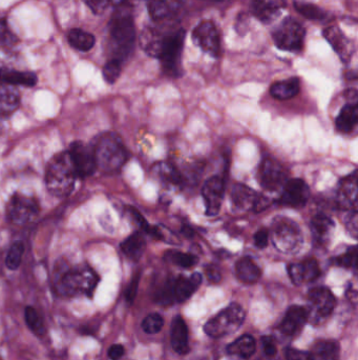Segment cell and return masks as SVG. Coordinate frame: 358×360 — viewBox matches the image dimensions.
Instances as JSON below:
<instances>
[{"label":"cell","instance_id":"cell-15","mask_svg":"<svg viewBox=\"0 0 358 360\" xmlns=\"http://www.w3.org/2000/svg\"><path fill=\"white\" fill-rule=\"evenodd\" d=\"M310 197V189L304 180L299 178L287 180L283 187L280 203L291 208H301L307 203Z\"/></svg>","mask_w":358,"mask_h":360},{"label":"cell","instance_id":"cell-33","mask_svg":"<svg viewBox=\"0 0 358 360\" xmlns=\"http://www.w3.org/2000/svg\"><path fill=\"white\" fill-rule=\"evenodd\" d=\"M358 120V109L356 103H348L336 118V127L341 132L349 133L355 128Z\"/></svg>","mask_w":358,"mask_h":360},{"label":"cell","instance_id":"cell-23","mask_svg":"<svg viewBox=\"0 0 358 360\" xmlns=\"http://www.w3.org/2000/svg\"><path fill=\"white\" fill-rule=\"evenodd\" d=\"M337 197H338L337 199L338 206L341 209L356 210V205H357V173L356 171L353 174L341 180Z\"/></svg>","mask_w":358,"mask_h":360},{"label":"cell","instance_id":"cell-47","mask_svg":"<svg viewBox=\"0 0 358 360\" xmlns=\"http://www.w3.org/2000/svg\"><path fill=\"white\" fill-rule=\"evenodd\" d=\"M269 236V231H268L267 229H261V230L255 233V245H257L259 249H264V247L268 245Z\"/></svg>","mask_w":358,"mask_h":360},{"label":"cell","instance_id":"cell-51","mask_svg":"<svg viewBox=\"0 0 358 360\" xmlns=\"http://www.w3.org/2000/svg\"><path fill=\"white\" fill-rule=\"evenodd\" d=\"M124 353H126V349H124V345H114L108 350V357L112 360L121 359Z\"/></svg>","mask_w":358,"mask_h":360},{"label":"cell","instance_id":"cell-12","mask_svg":"<svg viewBox=\"0 0 358 360\" xmlns=\"http://www.w3.org/2000/svg\"><path fill=\"white\" fill-rule=\"evenodd\" d=\"M193 41L197 47L212 57L221 55V37L214 22L205 20L197 24L193 32Z\"/></svg>","mask_w":358,"mask_h":360},{"label":"cell","instance_id":"cell-42","mask_svg":"<svg viewBox=\"0 0 358 360\" xmlns=\"http://www.w3.org/2000/svg\"><path fill=\"white\" fill-rule=\"evenodd\" d=\"M174 280H167L156 294V301L162 305L174 303Z\"/></svg>","mask_w":358,"mask_h":360},{"label":"cell","instance_id":"cell-25","mask_svg":"<svg viewBox=\"0 0 358 360\" xmlns=\"http://www.w3.org/2000/svg\"><path fill=\"white\" fill-rule=\"evenodd\" d=\"M202 282V275L195 273L191 278L180 276L174 280V301L184 303L187 299L193 296V293L197 290Z\"/></svg>","mask_w":358,"mask_h":360},{"label":"cell","instance_id":"cell-36","mask_svg":"<svg viewBox=\"0 0 358 360\" xmlns=\"http://www.w3.org/2000/svg\"><path fill=\"white\" fill-rule=\"evenodd\" d=\"M294 5L297 11L308 20H320L326 17V12L318 6L313 5V3L297 1Z\"/></svg>","mask_w":358,"mask_h":360},{"label":"cell","instance_id":"cell-32","mask_svg":"<svg viewBox=\"0 0 358 360\" xmlns=\"http://www.w3.org/2000/svg\"><path fill=\"white\" fill-rule=\"evenodd\" d=\"M255 349H257L255 339L251 335L245 334L231 343L227 347V352L231 355L239 356V357L247 359L255 354Z\"/></svg>","mask_w":358,"mask_h":360},{"label":"cell","instance_id":"cell-54","mask_svg":"<svg viewBox=\"0 0 358 360\" xmlns=\"http://www.w3.org/2000/svg\"><path fill=\"white\" fill-rule=\"evenodd\" d=\"M110 1H112V3H114V5L119 6L124 3L126 0H110Z\"/></svg>","mask_w":358,"mask_h":360},{"label":"cell","instance_id":"cell-18","mask_svg":"<svg viewBox=\"0 0 358 360\" xmlns=\"http://www.w3.org/2000/svg\"><path fill=\"white\" fill-rule=\"evenodd\" d=\"M186 0H151L149 12L155 22H168L181 11Z\"/></svg>","mask_w":358,"mask_h":360},{"label":"cell","instance_id":"cell-7","mask_svg":"<svg viewBox=\"0 0 358 360\" xmlns=\"http://www.w3.org/2000/svg\"><path fill=\"white\" fill-rule=\"evenodd\" d=\"M306 31L294 18L287 17L274 29L272 38L282 51L301 52L305 41Z\"/></svg>","mask_w":358,"mask_h":360},{"label":"cell","instance_id":"cell-29","mask_svg":"<svg viewBox=\"0 0 358 360\" xmlns=\"http://www.w3.org/2000/svg\"><path fill=\"white\" fill-rule=\"evenodd\" d=\"M341 347L336 341L320 340L309 352L310 360H338Z\"/></svg>","mask_w":358,"mask_h":360},{"label":"cell","instance_id":"cell-13","mask_svg":"<svg viewBox=\"0 0 358 360\" xmlns=\"http://www.w3.org/2000/svg\"><path fill=\"white\" fill-rule=\"evenodd\" d=\"M73 164L76 168L78 177L91 176L97 168L95 152L91 145L83 143V141H75L70 145V151Z\"/></svg>","mask_w":358,"mask_h":360},{"label":"cell","instance_id":"cell-49","mask_svg":"<svg viewBox=\"0 0 358 360\" xmlns=\"http://www.w3.org/2000/svg\"><path fill=\"white\" fill-rule=\"evenodd\" d=\"M205 273L208 280L210 282H214V284H218V282H220L221 278H222L220 270L216 266H211V264L206 266Z\"/></svg>","mask_w":358,"mask_h":360},{"label":"cell","instance_id":"cell-26","mask_svg":"<svg viewBox=\"0 0 358 360\" xmlns=\"http://www.w3.org/2000/svg\"><path fill=\"white\" fill-rule=\"evenodd\" d=\"M310 226H311L314 240L318 245H324L330 239L333 229H334V222L328 216L324 215V214H318L312 218Z\"/></svg>","mask_w":358,"mask_h":360},{"label":"cell","instance_id":"cell-37","mask_svg":"<svg viewBox=\"0 0 358 360\" xmlns=\"http://www.w3.org/2000/svg\"><path fill=\"white\" fill-rule=\"evenodd\" d=\"M24 253V243H15L8 252L7 259H6V264L10 270H16L18 266L22 264V256Z\"/></svg>","mask_w":358,"mask_h":360},{"label":"cell","instance_id":"cell-55","mask_svg":"<svg viewBox=\"0 0 358 360\" xmlns=\"http://www.w3.org/2000/svg\"><path fill=\"white\" fill-rule=\"evenodd\" d=\"M211 1H223V0H211Z\"/></svg>","mask_w":358,"mask_h":360},{"label":"cell","instance_id":"cell-17","mask_svg":"<svg viewBox=\"0 0 358 360\" xmlns=\"http://www.w3.org/2000/svg\"><path fill=\"white\" fill-rule=\"evenodd\" d=\"M170 26V24H166L165 29L157 26H149L142 31L140 35V45L147 55L159 58L166 35L172 30L168 28Z\"/></svg>","mask_w":358,"mask_h":360},{"label":"cell","instance_id":"cell-38","mask_svg":"<svg viewBox=\"0 0 358 360\" xmlns=\"http://www.w3.org/2000/svg\"><path fill=\"white\" fill-rule=\"evenodd\" d=\"M24 316H26L27 324L33 332L38 335H43L45 333V324H43V319L34 308H26Z\"/></svg>","mask_w":358,"mask_h":360},{"label":"cell","instance_id":"cell-8","mask_svg":"<svg viewBox=\"0 0 358 360\" xmlns=\"http://www.w3.org/2000/svg\"><path fill=\"white\" fill-rule=\"evenodd\" d=\"M271 239L278 251L289 253L301 247L303 237L301 229L294 222L287 218H280L274 222Z\"/></svg>","mask_w":358,"mask_h":360},{"label":"cell","instance_id":"cell-19","mask_svg":"<svg viewBox=\"0 0 358 360\" xmlns=\"http://www.w3.org/2000/svg\"><path fill=\"white\" fill-rule=\"evenodd\" d=\"M285 7L286 0H251V11L266 24L276 20Z\"/></svg>","mask_w":358,"mask_h":360},{"label":"cell","instance_id":"cell-20","mask_svg":"<svg viewBox=\"0 0 358 360\" xmlns=\"http://www.w3.org/2000/svg\"><path fill=\"white\" fill-rule=\"evenodd\" d=\"M324 37L341 59L343 62L351 59L354 52L353 43L341 32V29L335 26L329 27L324 30Z\"/></svg>","mask_w":358,"mask_h":360},{"label":"cell","instance_id":"cell-9","mask_svg":"<svg viewBox=\"0 0 358 360\" xmlns=\"http://www.w3.org/2000/svg\"><path fill=\"white\" fill-rule=\"evenodd\" d=\"M38 213L39 205L36 199L20 193L14 194L7 206L10 222L18 226H24L32 222Z\"/></svg>","mask_w":358,"mask_h":360},{"label":"cell","instance_id":"cell-10","mask_svg":"<svg viewBox=\"0 0 358 360\" xmlns=\"http://www.w3.org/2000/svg\"><path fill=\"white\" fill-rule=\"evenodd\" d=\"M231 203L233 208L240 212H259L269 205L265 196L242 184L233 186L231 190Z\"/></svg>","mask_w":358,"mask_h":360},{"label":"cell","instance_id":"cell-1","mask_svg":"<svg viewBox=\"0 0 358 360\" xmlns=\"http://www.w3.org/2000/svg\"><path fill=\"white\" fill-rule=\"evenodd\" d=\"M110 41H112V59L124 62L128 59L134 49L136 29L132 9L126 3L119 5L110 22Z\"/></svg>","mask_w":358,"mask_h":360},{"label":"cell","instance_id":"cell-53","mask_svg":"<svg viewBox=\"0 0 358 360\" xmlns=\"http://www.w3.org/2000/svg\"><path fill=\"white\" fill-rule=\"evenodd\" d=\"M181 233H182L185 237H187V238H191V237H193V235H195V232H193V229H191V226H187V224H184V226H182V229H181Z\"/></svg>","mask_w":358,"mask_h":360},{"label":"cell","instance_id":"cell-31","mask_svg":"<svg viewBox=\"0 0 358 360\" xmlns=\"http://www.w3.org/2000/svg\"><path fill=\"white\" fill-rule=\"evenodd\" d=\"M299 92V80L297 78H289L286 80L274 83L270 89L272 97L278 101H287L292 99Z\"/></svg>","mask_w":358,"mask_h":360},{"label":"cell","instance_id":"cell-50","mask_svg":"<svg viewBox=\"0 0 358 360\" xmlns=\"http://www.w3.org/2000/svg\"><path fill=\"white\" fill-rule=\"evenodd\" d=\"M286 360H310L309 353L297 349H288L286 352Z\"/></svg>","mask_w":358,"mask_h":360},{"label":"cell","instance_id":"cell-34","mask_svg":"<svg viewBox=\"0 0 358 360\" xmlns=\"http://www.w3.org/2000/svg\"><path fill=\"white\" fill-rule=\"evenodd\" d=\"M147 243L139 233L130 235L121 243V250L130 259L139 260L144 253Z\"/></svg>","mask_w":358,"mask_h":360},{"label":"cell","instance_id":"cell-11","mask_svg":"<svg viewBox=\"0 0 358 360\" xmlns=\"http://www.w3.org/2000/svg\"><path fill=\"white\" fill-rule=\"evenodd\" d=\"M310 309L308 310V319L318 322L328 317L335 308V297L329 289L324 287L312 289L308 293Z\"/></svg>","mask_w":358,"mask_h":360},{"label":"cell","instance_id":"cell-3","mask_svg":"<svg viewBox=\"0 0 358 360\" xmlns=\"http://www.w3.org/2000/svg\"><path fill=\"white\" fill-rule=\"evenodd\" d=\"M98 168L104 172H118L128 160V150L114 133L101 135L93 145Z\"/></svg>","mask_w":358,"mask_h":360},{"label":"cell","instance_id":"cell-40","mask_svg":"<svg viewBox=\"0 0 358 360\" xmlns=\"http://www.w3.org/2000/svg\"><path fill=\"white\" fill-rule=\"evenodd\" d=\"M122 64L118 60L110 59L103 68V77L108 83L116 82L121 74Z\"/></svg>","mask_w":358,"mask_h":360},{"label":"cell","instance_id":"cell-39","mask_svg":"<svg viewBox=\"0 0 358 360\" xmlns=\"http://www.w3.org/2000/svg\"><path fill=\"white\" fill-rule=\"evenodd\" d=\"M164 326L163 317L159 314H151L142 322V329L147 334H157Z\"/></svg>","mask_w":358,"mask_h":360},{"label":"cell","instance_id":"cell-35","mask_svg":"<svg viewBox=\"0 0 358 360\" xmlns=\"http://www.w3.org/2000/svg\"><path fill=\"white\" fill-rule=\"evenodd\" d=\"M68 41L70 45L78 51H89L95 45V37L91 33L80 29H73L68 32Z\"/></svg>","mask_w":358,"mask_h":360},{"label":"cell","instance_id":"cell-22","mask_svg":"<svg viewBox=\"0 0 358 360\" xmlns=\"http://www.w3.org/2000/svg\"><path fill=\"white\" fill-rule=\"evenodd\" d=\"M308 322V311L306 308L301 305H292L289 308L281 324V331L283 334L293 336L297 334Z\"/></svg>","mask_w":358,"mask_h":360},{"label":"cell","instance_id":"cell-16","mask_svg":"<svg viewBox=\"0 0 358 360\" xmlns=\"http://www.w3.org/2000/svg\"><path fill=\"white\" fill-rule=\"evenodd\" d=\"M202 193L205 201L206 214L208 216L216 215L224 197V180L218 176L211 177L204 185Z\"/></svg>","mask_w":358,"mask_h":360},{"label":"cell","instance_id":"cell-14","mask_svg":"<svg viewBox=\"0 0 358 360\" xmlns=\"http://www.w3.org/2000/svg\"><path fill=\"white\" fill-rule=\"evenodd\" d=\"M260 184L265 190L274 192L284 187L287 182V171L274 159H265L259 170Z\"/></svg>","mask_w":358,"mask_h":360},{"label":"cell","instance_id":"cell-46","mask_svg":"<svg viewBox=\"0 0 358 360\" xmlns=\"http://www.w3.org/2000/svg\"><path fill=\"white\" fill-rule=\"evenodd\" d=\"M262 347H263L264 353L269 357H274L278 352L276 340L271 336H264L262 338Z\"/></svg>","mask_w":358,"mask_h":360},{"label":"cell","instance_id":"cell-52","mask_svg":"<svg viewBox=\"0 0 358 360\" xmlns=\"http://www.w3.org/2000/svg\"><path fill=\"white\" fill-rule=\"evenodd\" d=\"M349 222H351V224H350L349 230L353 233L352 235L356 237V235H357V213H356V211H354L352 215H350Z\"/></svg>","mask_w":358,"mask_h":360},{"label":"cell","instance_id":"cell-24","mask_svg":"<svg viewBox=\"0 0 358 360\" xmlns=\"http://www.w3.org/2000/svg\"><path fill=\"white\" fill-rule=\"evenodd\" d=\"M170 340L174 351L180 355L189 352L188 328L181 316H176L172 322Z\"/></svg>","mask_w":358,"mask_h":360},{"label":"cell","instance_id":"cell-27","mask_svg":"<svg viewBox=\"0 0 358 360\" xmlns=\"http://www.w3.org/2000/svg\"><path fill=\"white\" fill-rule=\"evenodd\" d=\"M237 276L245 284H255L261 278L262 270L251 257L241 258L235 266Z\"/></svg>","mask_w":358,"mask_h":360},{"label":"cell","instance_id":"cell-21","mask_svg":"<svg viewBox=\"0 0 358 360\" xmlns=\"http://www.w3.org/2000/svg\"><path fill=\"white\" fill-rule=\"evenodd\" d=\"M288 274L293 284L299 285L304 282H311L320 276V270L318 261L307 259L299 264H291L288 266Z\"/></svg>","mask_w":358,"mask_h":360},{"label":"cell","instance_id":"cell-41","mask_svg":"<svg viewBox=\"0 0 358 360\" xmlns=\"http://www.w3.org/2000/svg\"><path fill=\"white\" fill-rule=\"evenodd\" d=\"M170 258L174 264L184 268H191L197 262V258L195 255L182 252H172Z\"/></svg>","mask_w":358,"mask_h":360},{"label":"cell","instance_id":"cell-5","mask_svg":"<svg viewBox=\"0 0 358 360\" xmlns=\"http://www.w3.org/2000/svg\"><path fill=\"white\" fill-rule=\"evenodd\" d=\"M245 320V311L237 303H231L220 312L218 315L206 322L204 331L212 338L232 334L242 326Z\"/></svg>","mask_w":358,"mask_h":360},{"label":"cell","instance_id":"cell-28","mask_svg":"<svg viewBox=\"0 0 358 360\" xmlns=\"http://www.w3.org/2000/svg\"><path fill=\"white\" fill-rule=\"evenodd\" d=\"M0 82L9 85H24L34 87L37 83L36 74L32 72L0 69Z\"/></svg>","mask_w":358,"mask_h":360},{"label":"cell","instance_id":"cell-43","mask_svg":"<svg viewBox=\"0 0 358 360\" xmlns=\"http://www.w3.org/2000/svg\"><path fill=\"white\" fill-rule=\"evenodd\" d=\"M17 43V38L13 34L5 22H0V45L11 47Z\"/></svg>","mask_w":358,"mask_h":360},{"label":"cell","instance_id":"cell-6","mask_svg":"<svg viewBox=\"0 0 358 360\" xmlns=\"http://www.w3.org/2000/svg\"><path fill=\"white\" fill-rule=\"evenodd\" d=\"M98 282L99 278L97 274L91 268L82 266L66 271L60 278L59 289L64 294L70 296L78 294L91 295Z\"/></svg>","mask_w":358,"mask_h":360},{"label":"cell","instance_id":"cell-2","mask_svg":"<svg viewBox=\"0 0 358 360\" xmlns=\"http://www.w3.org/2000/svg\"><path fill=\"white\" fill-rule=\"evenodd\" d=\"M76 168L68 152H62L52 158L45 173V185L51 194L56 197H66L74 190L76 184Z\"/></svg>","mask_w":358,"mask_h":360},{"label":"cell","instance_id":"cell-30","mask_svg":"<svg viewBox=\"0 0 358 360\" xmlns=\"http://www.w3.org/2000/svg\"><path fill=\"white\" fill-rule=\"evenodd\" d=\"M20 106V94L11 85L0 83V115L15 111Z\"/></svg>","mask_w":358,"mask_h":360},{"label":"cell","instance_id":"cell-45","mask_svg":"<svg viewBox=\"0 0 358 360\" xmlns=\"http://www.w3.org/2000/svg\"><path fill=\"white\" fill-rule=\"evenodd\" d=\"M89 8L91 11L96 14H101L107 9L110 3H112L110 0H83Z\"/></svg>","mask_w":358,"mask_h":360},{"label":"cell","instance_id":"cell-48","mask_svg":"<svg viewBox=\"0 0 358 360\" xmlns=\"http://www.w3.org/2000/svg\"><path fill=\"white\" fill-rule=\"evenodd\" d=\"M139 282H140V275L138 274V275H136L133 278L130 286H128V290H126V301L130 303H133V301L136 298L137 292H138Z\"/></svg>","mask_w":358,"mask_h":360},{"label":"cell","instance_id":"cell-4","mask_svg":"<svg viewBox=\"0 0 358 360\" xmlns=\"http://www.w3.org/2000/svg\"><path fill=\"white\" fill-rule=\"evenodd\" d=\"M185 31L183 29H172L166 35L162 45L159 58L164 73L170 77H179L182 74V51L184 45Z\"/></svg>","mask_w":358,"mask_h":360},{"label":"cell","instance_id":"cell-44","mask_svg":"<svg viewBox=\"0 0 358 360\" xmlns=\"http://www.w3.org/2000/svg\"><path fill=\"white\" fill-rule=\"evenodd\" d=\"M356 256H357V249H356V247H350L347 253L337 258L336 264L338 266H345V268H355Z\"/></svg>","mask_w":358,"mask_h":360}]
</instances>
